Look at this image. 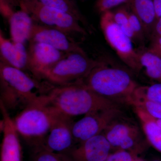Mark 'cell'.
Masks as SVG:
<instances>
[{
	"mask_svg": "<svg viewBox=\"0 0 161 161\" xmlns=\"http://www.w3.org/2000/svg\"><path fill=\"white\" fill-rule=\"evenodd\" d=\"M45 99L56 112L70 117L120 106L95 93L80 80L53 87L45 95Z\"/></svg>",
	"mask_w": 161,
	"mask_h": 161,
	"instance_id": "1",
	"label": "cell"
},
{
	"mask_svg": "<svg viewBox=\"0 0 161 161\" xmlns=\"http://www.w3.org/2000/svg\"><path fill=\"white\" fill-rule=\"evenodd\" d=\"M80 81L95 93L119 105L131 106L133 95L139 86L129 72L104 62Z\"/></svg>",
	"mask_w": 161,
	"mask_h": 161,
	"instance_id": "2",
	"label": "cell"
},
{
	"mask_svg": "<svg viewBox=\"0 0 161 161\" xmlns=\"http://www.w3.org/2000/svg\"><path fill=\"white\" fill-rule=\"evenodd\" d=\"M1 100L6 109H23L44 95L38 79L31 77L25 71L0 61Z\"/></svg>",
	"mask_w": 161,
	"mask_h": 161,
	"instance_id": "3",
	"label": "cell"
},
{
	"mask_svg": "<svg viewBox=\"0 0 161 161\" xmlns=\"http://www.w3.org/2000/svg\"><path fill=\"white\" fill-rule=\"evenodd\" d=\"M45 95L25 107L13 119L19 135L32 147L43 144L58 114L47 103Z\"/></svg>",
	"mask_w": 161,
	"mask_h": 161,
	"instance_id": "4",
	"label": "cell"
},
{
	"mask_svg": "<svg viewBox=\"0 0 161 161\" xmlns=\"http://www.w3.org/2000/svg\"><path fill=\"white\" fill-rule=\"evenodd\" d=\"M103 62L90 58L84 50L67 53L64 58L43 72L41 79L58 86L71 84L86 78Z\"/></svg>",
	"mask_w": 161,
	"mask_h": 161,
	"instance_id": "5",
	"label": "cell"
},
{
	"mask_svg": "<svg viewBox=\"0 0 161 161\" xmlns=\"http://www.w3.org/2000/svg\"><path fill=\"white\" fill-rule=\"evenodd\" d=\"M19 7L29 14L35 23L60 30L70 36L88 35V31L75 17L47 6L39 0H23Z\"/></svg>",
	"mask_w": 161,
	"mask_h": 161,
	"instance_id": "6",
	"label": "cell"
},
{
	"mask_svg": "<svg viewBox=\"0 0 161 161\" xmlns=\"http://www.w3.org/2000/svg\"><path fill=\"white\" fill-rule=\"evenodd\" d=\"M101 29L109 45L127 66L136 72L142 69L138 52L133 48V42L115 23L112 11L102 14L100 20Z\"/></svg>",
	"mask_w": 161,
	"mask_h": 161,
	"instance_id": "7",
	"label": "cell"
},
{
	"mask_svg": "<svg viewBox=\"0 0 161 161\" xmlns=\"http://www.w3.org/2000/svg\"><path fill=\"white\" fill-rule=\"evenodd\" d=\"M121 117L112 122L103 133L112 150H127L138 154L144 147L140 130L135 124Z\"/></svg>",
	"mask_w": 161,
	"mask_h": 161,
	"instance_id": "8",
	"label": "cell"
},
{
	"mask_svg": "<svg viewBox=\"0 0 161 161\" xmlns=\"http://www.w3.org/2000/svg\"><path fill=\"white\" fill-rule=\"evenodd\" d=\"M120 106L89 112L76 122L72 131L75 144L102 133L112 122L122 115Z\"/></svg>",
	"mask_w": 161,
	"mask_h": 161,
	"instance_id": "9",
	"label": "cell"
},
{
	"mask_svg": "<svg viewBox=\"0 0 161 161\" xmlns=\"http://www.w3.org/2000/svg\"><path fill=\"white\" fill-rule=\"evenodd\" d=\"M73 124L71 117L58 113L43 142L44 147L57 153H68L75 144L72 131Z\"/></svg>",
	"mask_w": 161,
	"mask_h": 161,
	"instance_id": "10",
	"label": "cell"
},
{
	"mask_svg": "<svg viewBox=\"0 0 161 161\" xmlns=\"http://www.w3.org/2000/svg\"><path fill=\"white\" fill-rule=\"evenodd\" d=\"M29 42L28 70L37 79H41L43 72L64 58L67 53L46 43Z\"/></svg>",
	"mask_w": 161,
	"mask_h": 161,
	"instance_id": "11",
	"label": "cell"
},
{
	"mask_svg": "<svg viewBox=\"0 0 161 161\" xmlns=\"http://www.w3.org/2000/svg\"><path fill=\"white\" fill-rule=\"evenodd\" d=\"M29 42L46 43L65 53L84 51L70 35L60 30L35 23Z\"/></svg>",
	"mask_w": 161,
	"mask_h": 161,
	"instance_id": "12",
	"label": "cell"
},
{
	"mask_svg": "<svg viewBox=\"0 0 161 161\" xmlns=\"http://www.w3.org/2000/svg\"><path fill=\"white\" fill-rule=\"evenodd\" d=\"M112 150L102 133L75 146L66 154L73 161H104Z\"/></svg>",
	"mask_w": 161,
	"mask_h": 161,
	"instance_id": "13",
	"label": "cell"
},
{
	"mask_svg": "<svg viewBox=\"0 0 161 161\" xmlns=\"http://www.w3.org/2000/svg\"><path fill=\"white\" fill-rule=\"evenodd\" d=\"M0 108L4 123L1 145V161H23L19 135L15 126L14 119L10 117L9 111L1 101Z\"/></svg>",
	"mask_w": 161,
	"mask_h": 161,
	"instance_id": "14",
	"label": "cell"
},
{
	"mask_svg": "<svg viewBox=\"0 0 161 161\" xmlns=\"http://www.w3.org/2000/svg\"><path fill=\"white\" fill-rule=\"evenodd\" d=\"M1 61L16 68L28 70V51L24 43L15 42L0 32Z\"/></svg>",
	"mask_w": 161,
	"mask_h": 161,
	"instance_id": "15",
	"label": "cell"
},
{
	"mask_svg": "<svg viewBox=\"0 0 161 161\" xmlns=\"http://www.w3.org/2000/svg\"><path fill=\"white\" fill-rule=\"evenodd\" d=\"M6 20L9 23L11 40L25 44L29 42L34 22L28 13L21 9L14 10Z\"/></svg>",
	"mask_w": 161,
	"mask_h": 161,
	"instance_id": "16",
	"label": "cell"
},
{
	"mask_svg": "<svg viewBox=\"0 0 161 161\" xmlns=\"http://www.w3.org/2000/svg\"><path fill=\"white\" fill-rule=\"evenodd\" d=\"M125 5L140 20L147 38L150 39L157 19L153 0H130Z\"/></svg>",
	"mask_w": 161,
	"mask_h": 161,
	"instance_id": "17",
	"label": "cell"
},
{
	"mask_svg": "<svg viewBox=\"0 0 161 161\" xmlns=\"http://www.w3.org/2000/svg\"><path fill=\"white\" fill-rule=\"evenodd\" d=\"M148 143L161 153V127L155 119L140 109L134 108Z\"/></svg>",
	"mask_w": 161,
	"mask_h": 161,
	"instance_id": "18",
	"label": "cell"
},
{
	"mask_svg": "<svg viewBox=\"0 0 161 161\" xmlns=\"http://www.w3.org/2000/svg\"><path fill=\"white\" fill-rule=\"evenodd\" d=\"M141 66L147 76L157 83H161V58L148 48L137 51Z\"/></svg>",
	"mask_w": 161,
	"mask_h": 161,
	"instance_id": "19",
	"label": "cell"
},
{
	"mask_svg": "<svg viewBox=\"0 0 161 161\" xmlns=\"http://www.w3.org/2000/svg\"><path fill=\"white\" fill-rule=\"evenodd\" d=\"M47 6L58 9L72 15L76 18L84 26L88 27V23L80 12L75 0H39Z\"/></svg>",
	"mask_w": 161,
	"mask_h": 161,
	"instance_id": "20",
	"label": "cell"
},
{
	"mask_svg": "<svg viewBox=\"0 0 161 161\" xmlns=\"http://www.w3.org/2000/svg\"><path fill=\"white\" fill-rule=\"evenodd\" d=\"M131 106L140 109L156 119H161V104L150 100L135 92Z\"/></svg>",
	"mask_w": 161,
	"mask_h": 161,
	"instance_id": "21",
	"label": "cell"
},
{
	"mask_svg": "<svg viewBox=\"0 0 161 161\" xmlns=\"http://www.w3.org/2000/svg\"><path fill=\"white\" fill-rule=\"evenodd\" d=\"M32 148L31 161H73L66 154L51 151L43 144Z\"/></svg>",
	"mask_w": 161,
	"mask_h": 161,
	"instance_id": "22",
	"label": "cell"
},
{
	"mask_svg": "<svg viewBox=\"0 0 161 161\" xmlns=\"http://www.w3.org/2000/svg\"><path fill=\"white\" fill-rule=\"evenodd\" d=\"M112 12L114 19L121 30L132 40V42H138L137 38L130 26L127 6L121 7Z\"/></svg>",
	"mask_w": 161,
	"mask_h": 161,
	"instance_id": "23",
	"label": "cell"
},
{
	"mask_svg": "<svg viewBox=\"0 0 161 161\" xmlns=\"http://www.w3.org/2000/svg\"><path fill=\"white\" fill-rule=\"evenodd\" d=\"M136 92L144 97L161 104V83L147 86H139Z\"/></svg>",
	"mask_w": 161,
	"mask_h": 161,
	"instance_id": "24",
	"label": "cell"
},
{
	"mask_svg": "<svg viewBox=\"0 0 161 161\" xmlns=\"http://www.w3.org/2000/svg\"><path fill=\"white\" fill-rule=\"evenodd\" d=\"M128 17L130 26L137 38L138 43H143L147 38L143 26L137 17L128 7Z\"/></svg>",
	"mask_w": 161,
	"mask_h": 161,
	"instance_id": "25",
	"label": "cell"
},
{
	"mask_svg": "<svg viewBox=\"0 0 161 161\" xmlns=\"http://www.w3.org/2000/svg\"><path fill=\"white\" fill-rule=\"evenodd\" d=\"M137 153L127 150H115L111 153L104 161H134L137 158Z\"/></svg>",
	"mask_w": 161,
	"mask_h": 161,
	"instance_id": "26",
	"label": "cell"
},
{
	"mask_svg": "<svg viewBox=\"0 0 161 161\" xmlns=\"http://www.w3.org/2000/svg\"><path fill=\"white\" fill-rule=\"evenodd\" d=\"M130 0H97L95 7L99 13L102 14L105 12L110 11L114 7L121 5L127 4Z\"/></svg>",
	"mask_w": 161,
	"mask_h": 161,
	"instance_id": "27",
	"label": "cell"
},
{
	"mask_svg": "<svg viewBox=\"0 0 161 161\" xmlns=\"http://www.w3.org/2000/svg\"><path fill=\"white\" fill-rule=\"evenodd\" d=\"M150 43L148 49L161 58V37L150 38Z\"/></svg>",
	"mask_w": 161,
	"mask_h": 161,
	"instance_id": "28",
	"label": "cell"
},
{
	"mask_svg": "<svg viewBox=\"0 0 161 161\" xmlns=\"http://www.w3.org/2000/svg\"><path fill=\"white\" fill-rule=\"evenodd\" d=\"M153 37H161V17L157 19L153 28L150 38Z\"/></svg>",
	"mask_w": 161,
	"mask_h": 161,
	"instance_id": "29",
	"label": "cell"
},
{
	"mask_svg": "<svg viewBox=\"0 0 161 161\" xmlns=\"http://www.w3.org/2000/svg\"><path fill=\"white\" fill-rule=\"evenodd\" d=\"M157 19L161 17V0H153Z\"/></svg>",
	"mask_w": 161,
	"mask_h": 161,
	"instance_id": "30",
	"label": "cell"
},
{
	"mask_svg": "<svg viewBox=\"0 0 161 161\" xmlns=\"http://www.w3.org/2000/svg\"><path fill=\"white\" fill-rule=\"evenodd\" d=\"M6 1L12 6H19L20 3L23 0H6Z\"/></svg>",
	"mask_w": 161,
	"mask_h": 161,
	"instance_id": "31",
	"label": "cell"
},
{
	"mask_svg": "<svg viewBox=\"0 0 161 161\" xmlns=\"http://www.w3.org/2000/svg\"><path fill=\"white\" fill-rule=\"evenodd\" d=\"M157 122L158 124L161 127V119H156Z\"/></svg>",
	"mask_w": 161,
	"mask_h": 161,
	"instance_id": "32",
	"label": "cell"
},
{
	"mask_svg": "<svg viewBox=\"0 0 161 161\" xmlns=\"http://www.w3.org/2000/svg\"><path fill=\"white\" fill-rule=\"evenodd\" d=\"M134 161H143L142 160L139 159L137 158V159H136Z\"/></svg>",
	"mask_w": 161,
	"mask_h": 161,
	"instance_id": "33",
	"label": "cell"
},
{
	"mask_svg": "<svg viewBox=\"0 0 161 161\" xmlns=\"http://www.w3.org/2000/svg\"><path fill=\"white\" fill-rule=\"evenodd\" d=\"M152 161H161V160L158 159L154 160Z\"/></svg>",
	"mask_w": 161,
	"mask_h": 161,
	"instance_id": "34",
	"label": "cell"
}]
</instances>
